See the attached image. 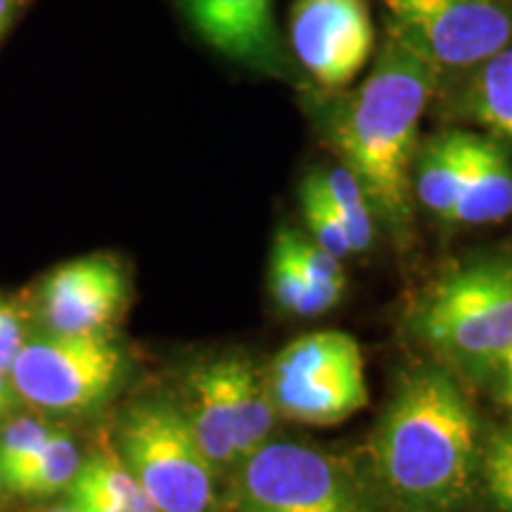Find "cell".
I'll list each match as a JSON object with an SVG mask.
<instances>
[{
	"mask_svg": "<svg viewBox=\"0 0 512 512\" xmlns=\"http://www.w3.org/2000/svg\"><path fill=\"white\" fill-rule=\"evenodd\" d=\"M211 50L247 72L294 81L297 69L275 24L273 0H176Z\"/></svg>",
	"mask_w": 512,
	"mask_h": 512,
	"instance_id": "obj_11",
	"label": "cell"
},
{
	"mask_svg": "<svg viewBox=\"0 0 512 512\" xmlns=\"http://www.w3.org/2000/svg\"><path fill=\"white\" fill-rule=\"evenodd\" d=\"M472 131L437 133L418 145L413 162V197L437 219L446 221L463 192Z\"/></svg>",
	"mask_w": 512,
	"mask_h": 512,
	"instance_id": "obj_15",
	"label": "cell"
},
{
	"mask_svg": "<svg viewBox=\"0 0 512 512\" xmlns=\"http://www.w3.org/2000/svg\"><path fill=\"white\" fill-rule=\"evenodd\" d=\"M294 62L323 93H339L366 69L375 48L368 0H294Z\"/></svg>",
	"mask_w": 512,
	"mask_h": 512,
	"instance_id": "obj_9",
	"label": "cell"
},
{
	"mask_svg": "<svg viewBox=\"0 0 512 512\" xmlns=\"http://www.w3.org/2000/svg\"><path fill=\"white\" fill-rule=\"evenodd\" d=\"M439 93V76L420 57L387 38L368 79L354 91L328 93L323 133L366 192L375 221L396 245L413 238V162L420 119Z\"/></svg>",
	"mask_w": 512,
	"mask_h": 512,
	"instance_id": "obj_2",
	"label": "cell"
},
{
	"mask_svg": "<svg viewBox=\"0 0 512 512\" xmlns=\"http://www.w3.org/2000/svg\"><path fill=\"white\" fill-rule=\"evenodd\" d=\"M117 456L159 512H211L219 472L197 444L174 396H147L121 413Z\"/></svg>",
	"mask_w": 512,
	"mask_h": 512,
	"instance_id": "obj_5",
	"label": "cell"
},
{
	"mask_svg": "<svg viewBox=\"0 0 512 512\" xmlns=\"http://www.w3.org/2000/svg\"><path fill=\"white\" fill-rule=\"evenodd\" d=\"M57 430L60 427L50 425L43 418H34V415L10 420L0 430V479L29 463Z\"/></svg>",
	"mask_w": 512,
	"mask_h": 512,
	"instance_id": "obj_23",
	"label": "cell"
},
{
	"mask_svg": "<svg viewBox=\"0 0 512 512\" xmlns=\"http://www.w3.org/2000/svg\"><path fill=\"white\" fill-rule=\"evenodd\" d=\"M27 339V318H24L22 306L8 297H0V373H10Z\"/></svg>",
	"mask_w": 512,
	"mask_h": 512,
	"instance_id": "obj_25",
	"label": "cell"
},
{
	"mask_svg": "<svg viewBox=\"0 0 512 512\" xmlns=\"http://www.w3.org/2000/svg\"><path fill=\"white\" fill-rule=\"evenodd\" d=\"M406 328L448 370L494 373L512 347V252L439 275L411 306Z\"/></svg>",
	"mask_w": 512,
	"mask_h": 512,
	"instance_id": "obj_3",
	"label": "cell"
},
{
	"mask_svg": "<svg viewBox=\"0 0 512 512\" xmlns=\"http://www.w3.org/2000/svg\"><path fill=\"white\" fill-rule=\"evenodd\" d=\"M311 174L316 178L318 188L323 190L330 209L342 223L351 245V254H368L375 242L377 221L361 183L342 164L332 166V169L311 171Z\"/></svg>",
	"mask_w": 512,
	"mask_h": 512,
	"instance_id": "obj_19",
	"label": "cell"
},
{
	"mask_svg": "<svg viewBox=\"0 0 512 512\" xmlns=\"http://www.w3.org/2000/svg\"><path fill=\"white\" fill-rule=\"evenodd\" d=\"M74 482L98 491L102 498H107L121 512H159L138 479L121 463L117 453L107 451V448H100V451L88 453L83 458Z\"/></svg>",
	"mask_w": 512,
	"mask_h": 512,
	"instance_id": "obj_20",
	"label": "cell"
},
{
	"mask_svg": "<svg viewBox=\"0 0 512 512\" xmlns=\"http://www.w3.org/2000/svg\"><path fill=\"white\" fill-rule=\"evenodd\" d=\"M441 93L453 117L484 126L494 138L512 143V43Z\"/></svg>",
	"mask_w": 512,
	"mask_h": 512,
	"instance_id": "obj_14",
	"label": "cell"
},
{
	"mask_svg": "<svg viewBox=\"0 0 512 512\" xmlns=\"http://www.w3.org/2000/svg\"><path fill=\"white\" fill-rule=\"evenodd\" d=\"M479 420L441 363H420L396 382L368 446V475L394 512H463L479 479Z\"/></svg>",
	"mask_w": 512,
	"mask_h": 512,
	"instance_id": "obj_1",
	"label": "cell"
},
{
	"mask_svg": "<svg viewBox=\"0 0 512 512\" xmlns=\"http://www.w3.org/2000/svg\"><path fill=\"white\" fill-rule=\"evenodd\" d=\"M347 285L309 283L280 233L271 247V294L275 304L297 318H316L342 302Z\"/></svg>",
	"mask_w": 512,
	"mask_h": 512,
	"instance_id": "obj_18",
	"label": "cell"
},
{
	"mask_svg": "<svg viewBox=\"0 0 512 512\" xmlns=\"http://www.w3.org/2000/svg\"><path fill=\"white\" fill-rule=\"evenodd\" d=\"M178 403L211 467L219 472V477L233 475L238 456H235L233 425H230L226 356L211 358L192 368L185 375Z\"/></svg>",
	"mask_w": 512,
	"mask_h": 512,
	"instance_id": "obj_12",
	"label": "cell"
},
{
	"mask_svg": "<svg viewBox=\"0 0 512 512\" xmlns=\"http://www.w3.org/2000/svg\"><path fill=\"white\" fill-rule=\"evenodd\" d=\"M382 5L387 38L439 76V91L512 43V0H382Z\"/></svg>",
	"mask_w": 512,
	"mask_h": 512,
	"instance_id": "obj_7",
	"label": "cell"
},
{
	"mask_svg": "<svg viewBox=\"0 0 512 512\" xmlns=\"http://www.w3.org/2000/svg\"><path fill=\"white\" fill-rule=\"evenodd\" d=\"M299 207H302V219L306 223V230H309L311 242H316L320 249H325V252L342 261L351 256L347 233H344L335 211L330 209L313 174H306L302 185H299Z\"/></svg>",
	"mask_w": 512,
	"mask_h": 512,
	"instance_id": "obj_21",
	"label": "cell"
},
{
	"mask_svg": "<svg viewBox=\"0 0 512 512\" xmlns=\"http://www.w3.org/2000/svg\"><path fill=\"white\" fill-rule=\"evenodd\" d=\"M230 425L238 465L273 439L278 413L268 392L266 370L240 354L226 356Z\"/></svg>",
	"mask_w": 512,
	"mask_h": 512,
	"instance_id": "obj_16",
	"label": "cell"
},
{
	"mask_svg": "<svg viewBox=\"0 0 512 512\" xmlns=\"http://www.w3.org/2000/svg\"><path fill=\"white\" fill-rule=\"evenodd\" d=\"M24 5H27V0H0V41L8 34L12 24L17 22Z\"/></svg>",
	"mask_w": 512,
	"mask_h": 512,
	"instance_id": "obj_27",
	"label": "cell"
},
{
	"mask_svg": "<svg viewBox=\"0 0 512 512\" xmlns=\"http://www.w3.org/2000/svg\"><path fill=\"white\" fill-rule=\"evenodd\" d=\"M126 373L124 351L110 335L29 337L10 368V384L38 411L79 415L117 392Z\"/></svg>",
	"mask_w": 512,
	"mask_h": 512,
	"instance_id": "obj_8",
	"label": "cell"
},
{
	"mask_svg": "<svg viewBox=\"0 0 512 512\" xmlns=\"http://www.w3.org/2000/svg\"><path fill=\"white\" fill-rule=\"evenodd\" d=\"M83 456L72 434L57 430L29 463L0 479V486L22 498H50L64 494L79 475Z\"/></svg>",
	"mask_w": 512,
	"mask_h": 512,
	"instance_id": "obj_17",
	"label": "cell"
},
{
	"mask_svg": "<svg viewBox=\"0 0 512 512\" xmlns=\"http://www.w3.org/2000/svg\"><path fill=\"white\" fill-rule=\"evenodd\" d=\"M278 418L328 427L366 408V361L347 332L318 330L292 339L266 368Z\"/></svg>",
	"mask_w": 512,
	"mask_h": 512,
	"instance_id": "obj_6",
	"label": "cell"
},
{
	"mask_svg": "<svg viewBox=\"0 0 512 512\" xmlns=\"http://www.w3.org/2000/svg\"><path fill=\"white\" fill-rule=\"evenodd\" d=\"M280 238L285 240L287 249L294 256L299 268H302L306 280L309 283H339V285H347V273H344L342 259L332 256L320 249L316 242H311L304 235H299L297 230L290 228H280L278 230Z\"/></svg>",
	"mask_w": 512,
	"mask_h": 512,
	"instance_id": "obj_24",
	"label": "cell"
},
{
	"mask_svg": "<svg viewBox=\"0 0 512 512\" xmlns=\"http://www.w3.org/2000/svg\"><path fill=\"white\" fill-rule=\"evenodd\" d=\"M498 373L503 375V399L512 408V347L508 349V354L503 356L501 366H498Z\"/></svg>",
	"mask_w": 512,
	"mask_h": 512,
	"instance_id": "obj_29",
	"label": "cell"
},
{
	"mask_svg": "<svg viewBox=\"0 0 512 512\" xmlns=\"http://www.w3.org/2000/svg\"><path fill=\"white\" fill-rule=\"evenodd\" d=\"M512 216V155L508 145L494 136L470 138V159L463 192L448 214V223L486 226Z\"/></svg>",
	"mask_w": 512,
	"mask_h": 512,
	"instance_id": "obj_13",
	"label": "cell"
},
{
	"mask_svg": "<svg viewBox=\"0 0 512 512\" xmlns=\"http://www.w3.org/2000/svg\"><path fill=\"white\" fill-rule=\"evenodd\" d=\"M479 477L498 512H512V425L494 430L479 453Z\"/></svg>",
	"mask_w": 512,
	"mask_h": 512,
	"instance_id": "obj_22",
	"label": "cell"
},
{
	"mask_svg": "<svg viewBox=\"0 0 512 512\" xmlns=\"http://www.w3.org/2000/svg\"><path fill=\"white\" fill-rule=\"evenodd\" d=\"M17 406H19V396L15 394V389H12L10 377L0 373V408H3L8 415H12L17 411Z\"/></svg>",
	"mask_w": 512,
	"mask_h": 512,
	"instance_id": "obj_28",
	"label": "cell"
},
{
	"mask_svg": "<svg viewBox=\"0 0 512 512\" xmlns=\"http://www.w3.org/2000/svg\"><path fill=\"white\" fill-rule=\"evenodd\" d=\"M64 496H67V505H72V508L79 512H121L119 508H114L107 498H102L98 491L88 489V486H83L79 482L69 484Z\"/></svg>",
	"mask_w": 512,
	"mask_h": 512,
	"instance_id": "obj_26",
	"label": "cell"
},
{
	"mask_svg": "<svg viewBox=\"0 0 512 512\" xmlns=\"http://www.w3.org/2000/svg\"><path fill=\"white\" fill-rule=\"evenodd\" d=\"M43 512H79L76 508H72V505H57V508H50V510H43Z\"/></svg>",
	"mask_w": 512,
	"mask_h": 512,
	"instance_id": "obj_30",
	"label": "cell"
},
{
	"mask_svg": "<svg viewBox=\"0 0 512 512\" xmlns=\"http://www.w3.org/2000/svg\"><path fill=\"white\" fill-rule=\"evenodd\" d=\"M235 512H377L368 470L297 441L271 439L233 470Z\"/></svg>",
	"mask_w": 512,
	"mask_h": 512,
	"instance_id": "obj_4",
	"label": "cell"
},
{
	"mask_svg": "<svg viewBox=\"0 0 512 512\" xmlns=\"http://www.w3.org/2000/svg\"><path fill=\"white\" fill-rule=\"evenodd\" d=\"M128 275L112 254H88L41 280L36 313L48 335H110L128 302Z\"/></svg>",
	"mask_w": 512,
	"mask_h": 512,
	"instance_id": "obj_10",
	"label": "cell"
},
{
	"mask_svg": "<svg viewBox=\"0 0 512 512\" xmlns=\"http://www.w3.org/2000/svg\"><path fill=\"white\" fill-rule=\"evenodd\" d=\"M8 418H10V415H8V413H5V411H3V408H0V422H3V420H8Z\"/></svg>",
	"mask_w": 512,
	"mask_h": 512,
	"instance_id": "obj_31",
	"label": "cell"
}]
</instances>
